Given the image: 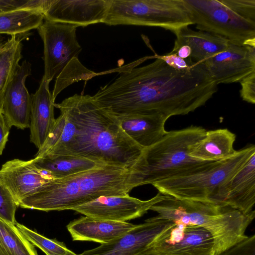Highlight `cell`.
Masks as SVG:
<instances>
[{
    "label": "cell",
    "instance_id": "6da1fadb",
    "mask_svg": "<svg viewBox=\"0 0 255 255\" xmlns=\"http://www.w3.org/2000/svg\"><path fill=\"white\" fill-rule=\"evenodd\" d=\"M217 86L204 63L177 70L156 58L148 65L122 72L92 97L115 117L158 114L169 118L204 106Z\"/></svg>",
    "mask_w": 255,
    "mask_h": 255
},
{
    "label": "cell",
    "instance_id": "7a4b0ae2",
    "mask_svg": "<svg viewBox=\"0 0 255 255\" xmlns=\"http://www.w3.org/2000/svg\"><path fill=\"white\" fill-rule=\"evenodd\" d=\"M54 107L64 115L65 125L60 139L45 155L78 156L128 168L140 156L143 148L91 96L76 94Z\"/></svg>",
    "mask_w": 255,
    "mask_h": 255
},
{
    "label": "cell",
    "instance_id": "3957f363",
    "mask_svg": "<svg viewBox=\"0 0 255 255\" xmlns=\"http://www.w3.org/2000/svg\"><path fill=\"white\" fill-rule=\"evenodd\" d=\"M131 168L103 164L48 181L18 207L45 212L72 210L101 196H123L136 187Z\"/></svg>",
    "mask_w": 255,
    "mask_h": 255
},
{
    "label": "cell",
    "instance_id": "277c9868",
    "mask_svg": "<svg viewBox=\"0 0 255 255\" xmlns=\"http://www.w3.org/2000/svg\"><path fill=\"white\" fill-rule=\"evenodd\" d=\"M206 131L197 126L167 131L155 143L143 148L130 167L136 187L187 175L207 167L212 162L199 160L190 155Z\"/></svg>",
    "mask_w": 255,
    "mask_h": 255
},
{
    "label": "cell",
    "instance_id": "5b68a950",
    "mask_svg": "<svg viewBox=\"0 0 255 255\" xmlns=\"http://www.w3.org/2000/svg\"><path fill=\"white\" fill-rule=\"evenodd\" d=\"M150 210L156 212L159 219L205 229L213 237L214 255L245 238L246 231L255 216V211L246 215L229 206L171 196L154 204Z\"/></svg>",
    "mask_w": 255,
    "mask_h": 255
},
{
    "label": "cell",
    "instance_id": "8992f818",
    "mask_svg": "<svg viewBox=\"0 0 255 255\" xmlns=\"http://www.w3.org/2000/svg\"><path fill=\"white\" fill-rule=\"evenodd\" d=\"M255 153V146L251 144L236 151L231 157L212 162L197 172L165 179L152 185L162 194L177 199L222 205L227 183Z\"/></svg>",
    "mask_w": 255,
    "mask_h": 255
},
{
    "label": "cell",
    "instance_id": "52a82bcc",
    "mask_svg": "<svg viewBox=\"0 0 255 255\" xmlns=\"http://www.w3.org/2000/svg\"><path fill=\"white\" fill-rule=\"evenodd\" d=\"M103 23L158 26L172 32L193 24L183 0H110Z\"/></svg>",
    "mask_w": 255,
    "mask_h": 255
},
{
    "label": "cell",
    "instance_id": "ba28073f",
    "mask_svg": "<svg viewBox=\"0 0 255 255\" xmlns=\"http://www.w3.org/2000/svg\"><path fill=\"white\" fill-rule=\"evenodd\" d=\"M193 24L240 46L255 47V22L235 12L223 0H183Z\"/></svg>",
    "mask_w": 255,
    "mask_h": 255
},
{
    "label": "cell",
    "instance_id": "9c48e42d",
    "mask_svg": "<svg viewBox=\"0 0 255 255\" xmlns=\"http://www.w3.org/2000/svg\"><path fill=\"white\" fill-rule=\"evenodd\" d=\"M75 25L44 20L37 30L44 45L43 77L50 82L74 68L83 67L78 57L82 50L76 36Z\"/></svg>",
    "mask_w": 255,
    "mask_h": 255
},
{
    "label": "cell",
    "instance_id": "30bf717a",
    "mask_svg": "<svg viewBox=\"0 0 255 255\" xmlns=\"http://www.w3.org/2000/svg\"><path fill=\"white\" fill-rule=\"evenodd\" d=\"M148 246L161 255H214L213 239L207 230L172 222Z\"/></svg>",
    "mask_w": 255,
    "mask_h": 255
},
{
    "label": "cell",
    "instance_id": "8fae6325",
    "mask_svg": "<svg viewBox=\"0 0 255 255\" xmlns=\"http://www.w3.org/2000/svg\"><path fill=\"white\" fill-rule=\"evenodd\" d=\"M169 197L159 192L147 200H141L129 194L101 196L72 210L93 218L127 222L142 216L153 205Z\"/></svg>",
    "mask_w": 255,
    "mask_h": 255
},
{
    "label": "cell",
    "instance_id": "7c38bea8",
    "mask_svg": "<svg viewBox=\"0 0 255 255\" xmlns=\"http://www.w3.org/2000/svg\"><path fill=\"white\" fill-rule=\"evenodd\" d=\"M203 63L217 85L240 82L255 72V47L230 42L225 50Z\"/></svg>",
    "mask_w": 255,
    "mask_h": 255
},
{
    "label": "cell",
    "instance_id": "4fadbf2b",
    "mask_svg": "<svg viewBox=\"0 0 255 255\" xmlns=\"http://www.w3.org/2000/svg\"><path fill=\"white\" fill-rule=\"evenodd\" d=\"M110 0H52L44 20L78 26L103 23Z\"/></svg>",
    "mask_w": 255,
    "mask_h": 255
},
{
    "label": "cell",
    "instance_id": "5bb4252c",
    "mask_svg": "<svg viewBox=\"0 0 255 255\" xmlns=\"http://www.w3.org/2000/svg\"><path fill=\"white\" fill-rule=\"evenodd\" d=\"M31 73V64L23 61L17 66L7 87L1 113L10 129L12 126L21 129L29 128L31 96L25 82Z\"/></svg>",
    "mask_w": 255,
    "mask_h": 255
},
{
    "label": "cell",
    "instance_id": "9a60e30c",
    "mask_svg": "<svg viewBox=\"0 0 255 255\" xmlns=\"http://www.w3.org/2000/svg\"><path fill=\"white\" fill-rule=\"evenodd\" d=\"M171 223L156 216L148 218L123 237L78 255H133L145 248Z\"/></svg>",
    "mask_w": 255,
    "mask_h": 255
},
{
    "label": "cell",
    "instance_id": "2e32d148",
    "mask_svg": "<svg viewBox=\"0 0 255 255\" xmlns=\"http://www.w3.org/2000/svg\"><path fill=\"white\" fill-rule=\"evenodd\" d=\"M0 178L17 205L21 200L53 179L36 165L33 159H13L6 161L0 169Z\"/></svg>",
    "mask_w": 255,
    "mask_h": 255
},
{
    "label": "cell",
    "instance_id": "e0dca14e",
    "mask_svg": "<svg viewBox=\"0 0 255 255\" xmlns=\"http://www.w3.org/2000/svg\"><path fill=\"white\" fill-rule=\"evenodd\" d=\"M49 83L42 77L38 89L30 95V140L38 150L48 138L56 119L55 101L49 90Z\"/></svg>",
    "mask_w": 255,
    "mask_h": 255
},
{
    "label": "cell",
    "instance_id": "ac0fdd59",
    "mask_svg": "<svg viewBox=\"0 0 255 255\" xmlns=\"http://www.w3.org/2000/svg\"><path fill=\"white\" fill-rule=\"evenodd\" d=\"M136 226L128 222L85 216L70 222L67 229L73 241H90L104 244L123 237Z\"/></svg>",
    "mask_w": 255,
    "mask_h": 255
},
{
    "label": "cell",
    "instance_id": "d6986e66",
    "mask_svg": "<svg viewBox=\"0 0 255 255\" xmlns=\"http://www.w3.org/2000/svg\"><path fill=\"white\" fill-rule=\"evenodd\" d=\"M255 203V153L228 181L222 204L248 215Z\"/></svg>",
    "mask_w": 255,
    "mask_h": 255
},
{
    "label": "cell",
    "instance_id": "ffe728a7",
    "mask_svg": "<svg viewBox=\"0 0 255 255\" xmlns=\"http://www.w3.org/2000/svg\"><path fill=\"white\" fill-rule=\"evenodd\" d=\"M173 33L176 38L170 53H175L181 46L187 45L191 50L190 58L196 63H203L225 50L230 42L220 35L201 31H195L188 26L179 29Z\"/></svg>",
    "mask_w": 255,
    "mask_h": 255
},
{
    "label": "cell",
    "instance_id": "44dd1931",
    "mask_svg": "<svg viewBox=\"0 0 255 255\" xmlns=\"http://www.w3.org/2000/svg\"><path fill=\"white\" fill-rule=\"evenodd\" d=\"M126 133L142 148L157 142L167 132L165 124L169 118L162 115L116 117Z\"/></svg>",
    "mask_w": 255,
    "mask_h": 255
},
{
    "label": "cell",
    "instance_id": "7402d4cb",
    "mask_svg": "<svg viewBox=\"0 0 255 255\" xmlns=\"http://www.w3.org/2000/svg\"><path fill=\"white\" fill-rule=\"evenodd\" d=\"M235 140L236 134L227 128L207 131L204 137L192 149L190 155L207 162L228 158L236 152L233 147Z\"/></svg>",
    "mask_w": 255,
    "mask_h": 255
},
{
    "label": "cell",
    "instance_id": "603a6c76",
    "mask_svg": "<svg viewBox=\"0 0 255 255\" xmlns=\"http://www.w3.org/2000/svg\"><path fill=\"white\" fill-rule=\"evenodd\" d=\"M33 160L39 169L53 179L64 178L106 164L71 155L46 154Z\"/></svg>",
    "mask_w": 255,
    "mask_h": 255
},
{
    "label": "cell",
    "instance_id": "cb8c5ba5",
    "mask_svg": "<svg viewBox=\"0 0 255 255\" xmlns=\"http://www.w3.org/2000/svg\"><path fill=\"white\" fill-rule=\"evenodd\" d=\"M44 20L43 14L34 9H20L0 13V34L16 35L37 29Z\"/></svg>",
    "mask_w": 255,
    "mask_h": 255
},
{
    "label": "cell",
    "instance_id": "d4e9b609",
    "mask_svg": "<svg viewBox=\"0 0 255 255\" xmlns=\"http://www.w3.org/2000/svg\"><path fill=\"white\" fill-rule=\"evenodd\" d=\"M21 39L11 35L0 51V113L7 87L22 58Z\"/></svg>",
    "mask_w": 255,
    "mask_h": 255
},
{
    "label": "cell",
    "instance_id": "484cf974",
    "mask_svg": "<svg viewBox=\"0 0 255 255\" xmlns=\"http://www.w3.org/2000/svg\"><path fill=\"white\" fill-rule=\"evenodd\" d=\"M0 255H38L32 245L16 227L0 218Z\"/></svg>",
    "mask_w": 255,
    "mask_h": 255
},
{
    "label": "cell",
    "instance_id": "4316f807",
    "mask_svg": "<svg viewBox=\"0 0 255 255\" xmlns=\"http://www.w3.org/2000/svg\"><path fill=\"white\" fill-rule=\"evenodd\" d=\"M15 226L32 245L46 255H78L68 249L63 242L49 239L17 222Z\"/></svg>",
    "mask_w": 255,
    "mask_h": 255
},
{
    "label": "cell",
    "instance_id": "83f0119b",
    "mask_svg": "<svg viewBox=\"0 0 255 255\" xmlns=\"http://www.w3.org/2000/svg\"><path fill=\"white\" fill-rule=\"evenodd\" d=\"M18 205L14 198L0 178V218L15 225Z\"/></svg>",
    "mask_w": 255,
    "mask_h": 255
},
{
    "label": "cell",
    "instance_id": "f1b7e54d",
    "mask_svg": "<svg viewBox=\"0 0 255 255\" xmlns=\"http://www.w3.org/2000/svg\"><path fill=\"white\" fill-rule=\"evenodd\" d=\"M66 119L64 115L60 113L59 116L55 119L53 127L42 147L38 150L35 157L45 155L60 139L63 132Z\"/></svg>",
    "mask_w": 255,
    "mask_h": 255
},
{
    "label": "cell",
    "instance_id": "f546056e",
    "mask_svg": "<svg viewBox=\"0 0 255 255\" xmlns=\"http://www.w3.org/2000/svg\"><path fill=\"white\" fill-rule=\"evenodd\" d=\"M45 0H0V13L20 9H34L43 12Z\"/></svg>",
    "mask_w": 255,
    "mask_h": 255
},
{
    "label": "cell",
    "instance_id": "4dcf8cb0",
    "mask_svg": "<svg viewBox=\"0 0 255 255\" xmlns=\"http://www.w3.org/2000/svg\"><path fill=\"white\" fill-rule=\"evenodd\" d=\"M242 17L255 22V0H223Z\"/></svg>",
    "mask_w": 255,
    "mask_h": 255
},
{
    "label": "cell",
    "instance_id": "1f68e13d",
    "mask_svg": "<svg viewBox=\"0 0 255 255\" xmlns=\"http://www.w3.org/2000/svg\"><path fill=\"white\" fill-rule=\"evenodd\" d=\"M217 255H255V235L247 236Z\"/></svg>",
    "mask_w": 255,
    "mask_h": 255
},
{
    "label": "cell",
    "instance_id": "d6a6232c",
    "mask_svg": "<svg viewBox=\"0 0 255 255\" xmlns=\"http://www.w3.org/2000/svg\"><path fill=\"white\" fill-rule=\"evenodd\" d=\"M155 59L160 58L163 60L168 65L177 70L188 69L197 63L193 61L190 58L182 59L175 53H169L165 55H159L155 54Z\"/></svg>",
    "mask_w": 255,
    "mask_h": 255
},
{
    "label": "cell",
    "instance_id": "836d02e7",
    "mask_svg": "<svg viewBox=\"0 0 255 255\" xmlns=\"http://www.w3.org/2000/svg\"><path fill=\"white\" fill-rule=\"evenodd\" d=\"M240 96L243 100L253 104L255 103V72L240 82Z\"/></svg>",
    "mask_w": 255,
    "mask_h": 255
},
{
    "label": "cell",
    "instance_id": "e575fe53",
    "mask_svg": "<svg viewBox=\"0 0 255 255\" xmlns=\"http://www.w3.org/2000/svg\"><path fill=\"white\" fill-rule=\"evenodd\" d=\"M10 128L7 126L3 116L0 113V155H1L8 141Z\"/></svg>",
    "mask_w": 255,
    "mask_h": 255
},
{
    "label": "cell",
    "instance_id": "d590c367",
    "mask_svg": "<svg viewBox=\"0 0 255 255\" xmlns=\"http://www.w3.org/2000/svg\"><path fill=\"white\" fill-rule=\"evenodd\" d=\"M191 53V50L187 45H183L181 46L175 52L178 56L184 59L190 58Z\"/></svg>",
    "mask_w": 255,
    "mask_h": 255
},
{
    "label": "cell",
    "instance_id": "8d00e7d4",
    "mask_svg": "<svg viewBox=\"0 0 255 255\" xmlns=\"http://www.w3.org/2000/svg\"><path fill=\"white\" fill-rule=\"evenodd\" d=\"M133 255H161L153 251L148 246L143 250Z\"/></svg>",
    "mask_w": 255,
    "mask_h": 255
},
{
    "label": "cell",
    "instance_id": "74e56055",
    "mask_svg": "<svg viewBox=\"0 0 255 255\" xmlns=\"http://www.w3.org/2000/svg\"><path fill=\"white\" fill-rule=\"evenodd\" d=\"M6 41L4 40L3 37H0V51L5 45Z\"/></svg>",
    "mask_w": 255,
    "mask_h": 255
}]
</instances>
